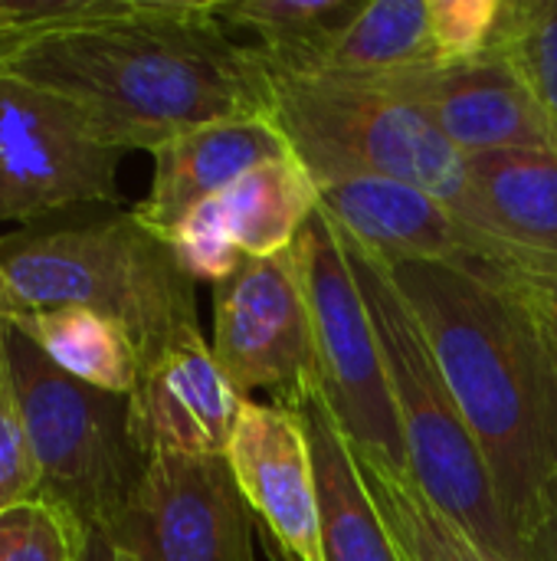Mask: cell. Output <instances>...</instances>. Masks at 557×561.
Here are the masks:
<instances>
[{
	"instance_id": "603a6c76",
	"label": "cell",
	"mask_w": 557,
	"mask_h": 561,
	"mask_svg": "<svg viewBox=\"0 0 557 561\" xmlns=\"http://www.w3.org/2000/svg\"><path fill=\"white\" fill-rule=\"evenodd\" d=\"M492 53L515 66L557 145V0H506Z\"/></svg>"
},
{
	"instance_id": "2e32d148",
	"label": "cell",
	"mask_w": 557,
	"mask_h": 561,
	"mask_svg": "<svg viewBox=\"0 0 557 561\" xmlns=\"http://www.w3.org/2000/svg\"><path fill=\"white\" fill-rule=\"evenodd\" d=\"M289 411L299 414L312 447L325 561H401L371 500L361 463L322 388Z\"/></svg>"
},
{
	"instance_id": "4316f807",
	"label": "cell",
	"mask_w": 557,
	"mask_h": 561,
	"mask_svg": "<svg viewBox=\"0 0 557 561\" xmlns=\"http://www.w3.org/2000/svg\"><path fill=\"white\" fill-rule=\"evenodd\" d=\"M39 490H43V483H39L33 450L26 444L20 414H16V408L3 388V378H0V513L16 503L36 500Z\"/></svg>"
},
{
	"instance_id": "5bb4252c",
	"label": "cell",
	"mask_w": 557,
	"mask_h": 561,
	"mask_svg": "<svg viewBox=\"0 0 557 561\" xmlns=\"http://www.w3.org/2000/svg\"><path fill=\"white\" fill-rule=\"evenodd\" d=\"M243 401L210 342L194 329L141 368L128 398L131 437L144 457H227Z\"/></svg>"
},
{
	"instance_id": "3957f363",
	"label": "cell",
	"mask_w": 557,
	"mask_h": 561,
	"mask_svg": "<svg viewBox=\"0 0 557 561\" xmlns=\"http://www.w3.org/2000/svg\"><path fill=\"white\" fill-rule=\"evenodd\" d=\"M194 286L171 243L135 210L26 227L0 240V322L39 309H89L135 339L141 365L200 329Z\"/></svg>"
},
{
	"instance_id": "484cf974",
	"label": "cell",
	"mask_w": 557,
	"mask_h": 561,
	"mask_svg": "<svg viewBox=\"0 0 557 561\" xmlns=\"http://www.w3.org/2000/svg\"><path fill=\"white\" fill-rule=\"evenodd\" d=\"M506 0H430V36L440 62L479 59L496 49Z\"/></svg>"
},
{
	"instance_id": "277c9868",
	"label": "cell",
	"mask_w": 557,
	"mask_h": 561,
	"mask_svg": "<svg viewBox=\"0 0 557 561\" xmlns=\"http://www.w3.org/2000/svg\"><path fill=\"white\" fill-rule=\"evenodd\" d=\"M335 224V220H332ZM341 250L364 293L374 335L384 358L401 437L407 450L410 480L456 523H463L489 549L525 561L519 536L509 529L486 460L466 431L450 385L440 371L433 345L407 306L391 263L345 233L338 224Z\"/></svg>"
},
{
	"instance_id": "e0dca14e",
	"label": "cell",
	"mask_w": 557,
	"mask_h": 561,
	"mask_svg": "<svg viewBox=\"0 0 557 561\" xmlns=\"http://www.w3.org/2000/svg\"><path fill=\"white\" fill-rule=\"evenodd\" d=\"M466 174L486 230L557 273V148L473 154Z\"/></svg>"
},
{
	"instance_id": "ba28073f",
	"label": "cell",
	"mask_w": 557,
	"mask_h": 561,
	"mask_svg": "<svg viewBox=\"0 0 557 561\" xmlns=\"http://www.w3.org/2000/svg\"><path fill=\"white\" fill-rule=\"evenodd\" d=\"M121 158L69 102L0 76V224L115 204Z\"/></svg>"
},
{
	"instance_id": "44dd1931",
	"label": "cell",
	"mask_w": 557,
	"mask_h": 561,
	"mask_svg": "<svg viewBox=\"0 0 557 561\" xmlns=\"http://www.w3.org/2000/svg\"><path fill=\"white\" fill-rule=\"evenodd\" d=\"M355 457L401 561H519L479 542L463 523L443 513L407 470L371 454Z\"/></svg>"
},
{
	"instance_id": "d4e9b609",
	"label": "cell",
	"mask_w": 557,
	"mask_h": 561,
	"mask_svg": "<svg viewBox=\"0 0 557 561\" xmlns=\"http://www.w3.org/2000/svg\"><path fill=\"white\" fill-rule=\"evenodd\" d=\"M181 270L194 279V283H227L240 263L246 260L240 253V247L230 237L220 197H210L204 204H197L167 237Z\"/></svg>"
},
{
	"instance_id": "8fae6325",
	"label": "cell",
	"mask_w": 557,
	"mask_h": 561,
	"mask_svg": "<svg viewBox=\"0 0 557 561\" xmlns=\"http://www.w3.org/2000/svg\"><path fill=\"white\" fill-rule=\"evenodd\" d=\"M322 210L387 263H440L476 273H545L522 250L469 227L433 194L384 181L338 178L318 184Z\"/></svg>"
},
{
	"instance_id": "1f68e13d",
	"label": "cell",
	"mask_w": 557,
	"mask_h": 561,
	"mask_svg": "<svg viewBox=\"0 0 557 561\" xmlns=\"http://www.w3.org/2000/svg\"><path fill=\"white\" fill-rule=\"evenodd\" d=\"M0 368H3V348H0Z\"/></svg>"
},
{
	"instance_id": "f1b7e54d",
	"label": "cell",
	"mask_w": 557,
	"mask_h": 561,
	"mask_svg": "<svg viewBox=\"0 0 557 561\" xmlns=\"http://www.w3.org/2000/svg\"><path fill=\"white\" fill-rule=\"evenodd\" d=\"M519 283L525 286V293L542 306V312L557 329V273H525V276H519Z\"/></svg>"
},
{
	"instance_id": "4dcf8cb0",
	"label": "cell",
	"mask_w": 557,
	"mask_h": 561,
	"mask_svg": "<svg viewBox=\"0 0 557 561\" xmlns=\"http://www.w3.org/2000/svg\"><path fill=\"white\" fill-rule=\"evenodd\" d=\"M76 561H125L118 556V549L112 546V539L98 529H89L79 542V556Z\"/></svg>"
},
{
	"instance_id": "ffe728a7",
	"label": "cell",
	"mask_w": 557,
	"mask_h": 561,
	"mask_svg": "<svg viewBox=\"0 0 557 561\" xmlns=\"http://www.w3.org/2000/svg\"><path fill=\"white\" fill-rule=\"evenodd\" d=\"M69 378L108 394L131 398L141 381V352L112 319L89 309H39L7 319Z\"/></svg>"
},
{
	"instance_id": "5b68a950",
	"label": "cell",
	"mask_w": 557,
	"mask_h": 561,
	"mask_svg": "<svg viewBox=\"0 0 557 561\" xmlns=\"http://www.w3.org/2000/svg\"><path fill=\"white\" fill-rule=\"evenodd\" d=\"M266 72L269 115L315 184L338 178L401 181L433 194L469 227L489 233L469 187L466 158L423 112L371 79Z\"/></svg>"
},
{
	"instance_id": "83f0119b",
	"label": "cell",
	"mask_w": 557,
	"mask_h": 561,
	"mask_svg": "<svg viewBox=\"0 0 557 561\" xmlns=\"http://www.w3.org/2000/svg\"><path fill=\"white\" fill-rule=\"evenodd\" d=\"M525 561H557V480L542 493L525 533H522Z\"/></svg>"
},
{
	"instance_id": "6da1fadb",
	"label": "cell",
	"mask_w": 557,
	"mask_h": 561,
	"mask_svg": "<svg viewBox=\"0 0 557 561\" xmlns=\"http://www.w3.org/2000/svg\"><path fill=\"white\" fill-rule=\"evenodd\" d=\"M0 76L59 95L121 151L269 112L263 59L210 0H56L49 26L0 46Z\"/></svg>"
},
{
	"instance_id": "8992f818",
	"label": "cell",
	"mask_w": 557,
	"mask_h": 561,
	"mask_svg": "<svg viewBox=\"0 0 557 561\" xmlns=\"http://www.w3.org/2000/svg\"><path fill=\"white\" fill-rule=\"evenodd\" d=\"M0 378L33 450L39 496L82 533H108L148 467L131 437L128 398L69 378L7 322H0Z\"/></svg>"
},
{
	"instance_id": "ac0fdd59",
	"label": "cell",
	"mask_w": 557,
	"mask_h": 561,
	"mask_svg": "<svg viewBox=\"0 0 557 561\" xmlns=\"http://www.w3.org/2000/svg\"><path fill=\"white\" fill-rule=\"evenodd\" d=\"M210 7L230 36H246L266 69L312 76L368 0H213Z\"/></svg>"
},
{
	"instance_id": "9c48e42d",
	"label": "cell",
	"mask_w": 557,
	"mask_h": 561,
	"mask_svg": "<svg viewBox=\"0 0 557 561\" xmlns=\"http://www.w3.org/2000/svg\"><path fill=\"white\" fill-rule=\"evenodd\" d=\"M210 348L243 398L269 391L272 404L295 408L322 388L295 247L269 260L246 256L217 286Z\"/></svg>"
},
{
	"instance_id": "f546056e",
	"label": "cell",
	"mask_w": 557,
	"mask_h": 561,
	"mask_svg": "<svg viewBox=\"0 0 557 561\" xmlns=\"http://www.w3.org/2000/svg\"><path fill=\"white\" fill-rule=\"evenodd\" d=\"M33 30V10L30 3H16V0H0V46L26 36Z\"/></svg>"
},
{
	"instance_id": "7c38bea8",
	"label": "cell",
	"mask_w": 557,
	"mask_h": 561,
	"mask_svg": "<svg viewBox=\"0 0 557 561\" xmlns=\"http://www.w3.org/2000/svg\"><path fill=\"white\" fill-rule=\"evenodd\" d=\"M371 82L423 112L463 158L506 148H557L529 85L499 53L463 62L433 59Z\"/></svg>"
},
{
	"instance_id": "30bf717a",
	"label": "cell",
	"mask_w": 557,
	"mask_h": 561,
	"mask_svg": "<svg viewBox=\"0 0 557 561\" xmlns=\"http://www.w3.org/2000/svg\"><path fill=\"white\" fill-rule=\"evenodd\" d=\"M253 526L227 457L158 454L105 536L125 561H256Z\"/></svg>"
},
{
	"instance_id": "d6986e66",
	"label": "cell",
	"mask_w": 557,
	"mask_h": 561,
	"mask_svg": "<svg viewBox=\"0 0 557 561\" xmlns=\"http://www.w3.org/2000/svg\"><path fill=\"white\" fill-rule=\"evenodd\" d=\"M220 207L233 243L250 260L289 253L309 220L318 214L322 197L309 168L295 158H276L220 194Z\"/></svg>"
},
{
	"instance_id": "52a82bcc",
	"label": "cell",
	"mask_w": 557,
	"mask_h": 561,
	"mask_svg": "<svg viewBox=\"0 0 557 561\" xmlns=\"http://www.w3.org/2000/svg\"><path fill=\"white\" fill-rule=\"evenodd\" d=\"M295 260L312 316L318 385L335 421L355 454H371L407 470V450L374 322L338 230L322 207L299 233Z\"/></svg>"
},
{
	"instance_id": "7a4b0ae2",
	"label": "cell",
	"mask_w": 557,
	"mask_h": 561,
	"mask_svg": "<svg viewBox=\"0 0 557 561\" xmlns=\"http://www.w3.org/2000/svg\"><path fill=\"white\" fill-rule=\"evenodd\" d=\"M391 273L522 542L557 480V329L519 276L440 263H391Z\"/></svg>"
},
{
	"instance_id": "7402d4cb",
	"label": "cell",
	"mask_w": 557,
	"mask_h": 561,
	"mask_svg": "<svg viewBox=\"0 0 557 561\" xmlns=\"http://www.w3.org/2000/svg\"><path fill=\"white\" fill-rule=\"evenodd\" d=\"M433 59L430 0H368L312 76L378 79Z\"/></svg>"
},
{
	"instance_id": "4fadbf2b",
	"label": "cell",
	"mask_w": 557,
	"mask_h": 561,
	"mask_svg": "<svg viewBox=\"0 0 557 561\" xmlns=\"http://www.w3.org/2000/svg\"><path fill=\"white\" fill-rule=\"evenodd\" d=\"M227 463L269 536V561H325L312 447L295 411L246 398Z\"/></svg>"
},
{
	"instance_id": "9a60e30c",
	"label": "cell",
	"mask_w": 557,
	"mask_h": 561,
	"mask_svg": "<svg viewBox=\"0 0 557 561\" xmlns=\"http://www.w3.org/2000/svg\"><path fill=\"white\" fill-rule=\"evenodd\" d=\"M154 154V174L148 197L135 204V217L161 233L171 230L204 201L220 197L253 168L292 154L282 128L272 115H250L200 125L167 138Z\"/></svg>"
},
{
	"instance_id": "cb8c5ba5",
	"label": "cell",
	"mask_w": 557,
	"mask_h": 561,
	"mask_svg": "<svg viewBox=\"0 0 557 561\" xmlns=\"http://www.w3.org/2000/svg\"><path fill=\"white\" fill-rule=\"evenodd\" d=\"M82 536L56 503L36 496L0 513V561H76Z\"/></svg>"
}]
</instances>
